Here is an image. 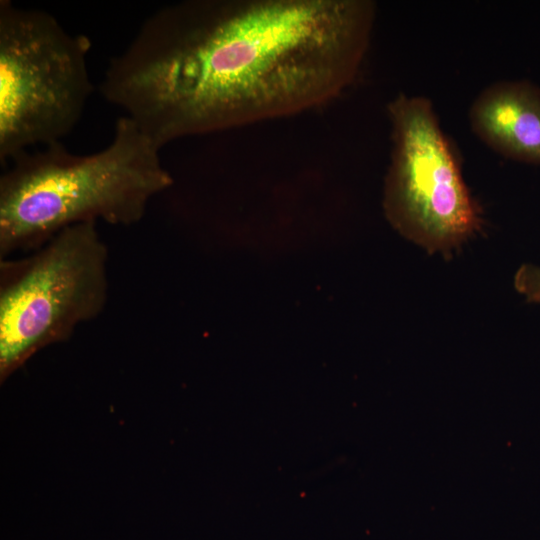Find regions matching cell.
I'll list each match as a JSON object with an SVG mask.
<instances>
[{"mask_svg": "<svg viewBox=\"0 0 540 540\" xmlns=\"http://www.w3.org/2000/svg\"><path fill=\"white\" fill-rule=\"evenodd\" d=\"M387 112L392 150L383 194L386 218L429 253L448 256L481 231L482 210L432 102L400 93Z\"/></svg>", "mask_w": 540, "mask_h": 540, "instance_id": "5b68a950", "label": "cell"}, {"mask_svg": "<svg viewBox=\"0 0 540 540\" xmlns=\"http://www.w3.org/2000/svg\"><path fill=\"white\" fill-rule=\"evenodd\" d=\"M369 0H186L151 14L100 93L161 149L176 139L292 116L355 80Z\"/></svg>", "mask_w": 540, "mask_h": 540, "instance_id": "6da1fadb", "label": "cell"}, {"mask_svg": "<svg viewBox=\"0 0 540 540\" xmlns=\"http://www.w3.org/2000/svg\"><path fill=\"white\" fill-rule=\"evenodd\" d=\"M107 264V246L93 222L69 226L21 258L0 260L1 383L103 312Z\"/></svg>", "mask_w": 540, "mask_h": 540, "instance_id": "3957f363", "label": "cell"}, {"mask_svg": "<svg viewBox=\"0 0 540 540\" xmlns=\"http://www.w3.org/2000/svg\"><path fill=\"white\" fill-rule=\"evenodd\" d=\"M91 42L50 13L0 1V162L61 142L80 120L93 84Z\"/></svg>", "mask_w": 540, "mask_h": 540, "instance_id": "277c9868", "label": "cell"}, {"mask_svg": "<svg viewBox=\"0 0 540 540\" xmlns=\"http://www.w3.org/2000/svg\"><path fill=\"white\" fill-rule=\"evenodd\" d=\"M514 287L527 302L540 304V266L521 265L514 275Z\"/></svg>", "mask_w": 540, "mask_h": 540, "instance_id": "52a82bcc", "label": "cell"}, {"mask_svg": "<svg viewBox=\"0 0 540 540\" xmlns=\"http://www.w3.org/2000/svg\"><path fill=\"white\" fill-rule=\"evenodd\" d=\"M473 133L498 154L540 165V88L528 80L499 81L469 109Z\"/></svg>", "mask_w": 540, "mask_h": 540, "instance_id": "8992f818", "label": "cell"}, {"mask_svg": "<svg viewBox=\"0 0 540 540\" xmlns=\"http://www.w3.org/2000/svg\"><path fill=\"white\" fill-rule=\"evenodd\" d=\"M160 150L124 115L98 152L73 154L55 142L13 158L0 177V260L30 252L72 225L140 222L150 201L173 183Z\"/></svg>", "mask_w": 540, "mask_h": 540, "instance_id": "7a4b0ae2", "label": "cell"}]
</instances>
